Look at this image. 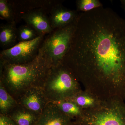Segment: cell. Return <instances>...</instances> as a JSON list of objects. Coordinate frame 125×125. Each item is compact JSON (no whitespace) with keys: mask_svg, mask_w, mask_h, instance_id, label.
I'll use <instances>...</instances> for the list:
<instances>
[{"mask_svg":"<svg viewBox=\"0 0 125 125\" xmlns=\"http://www.w3.org/2000/svg\"><path fill=\"white\" fill-rule=\"evenodd\" d=\"M35 125H74V121L62 113L56 104L49 102Z\"/></svg>","mask_w":125,"mask_h":125,"instance_id":"10","label":"cell"},{"mask_svg":"<svg viewBox=\"0 0 125 125\" xmlns=\"http://www.w3.org/2000/svg\"><path fill=\"white\" fill-rule=\"evenodd\" d=\"M48 12L49 13V11L44 9H34L25 13L21 19L33 28L39 36H45L54 30L47 15Z\"/></svg>","mask_w":125,"mask_h":125,"instance_id":"7","label":"cell"},{"mask_svg":"<svg viewBox=\"0 0 125 125\" xmlns=\"http://www.w3.org/2000/svg\"><path fill=\"white\" fill-rule=\"evenodd\" d=\"M39 36L32 27L27 24L21 26L18 29V40L19 42H28Z\"/></svg>","mask_w":125,"mask_h":125,"instance_id":"18","label":"cell"},{"mask_svg":"<svg viewBox=\"0 0 125 125\" xmlns=\"http://www.w3.org/2000/svg\"><path fill=\"white\" fill-rule=\"evenodd\" d=\"M0 125H18L7 116L0 114Z\"/></svg>","mask_w":125,"mask_h":125,"instance_id":"20","label":"cell"},{"mask_svg":"<svg viewBox=\"0 0 125 125\" xmlns=\"http://www.w3.org/2000/svg\"><path fill=\"white\" fill-rule=\"evenodd\" d=\"M45 36H39L31 41L19 42L10 48L2 50L0 53V61L15 64L31 62L38 56Z\"/></svg>","mask_w":125,"mask_h":125,"instance_id":"6","label":"cell"},{"mask_svg":"<svg viewBox=\"0 0 125 125\" xmlns=\"http://www.w3.org/2000/svg\"><path fill=\"white\" fill-rule=\"evenodd\" d=\"M121 7L123 9L124 12H125V3H123V2H121Z\"/></svg>","mask_w":125,"mask_h":125,"instance_id":"21","label":"cell"},{"mask_svg":"<svg viewBox=\"0 0 125 125\" xmlns=\"http://www.w3.org/2000/svg\"><path fill=\"white\" fill-rule=\"evenodd\" d=\"M120 2L125 3V0H120Z\"/></svg>","mask_w":125,"mask_h":125,"instance_id":"22","label":"cell"},{"mask_svg":"<svg viewBox=\"0 0 125 125\" xmlns=\"http://www.w3.org/2000/svg\"><path fill=\"white\" fill-rule=\"evenodd\" d=\"M18 104L37 114H40L50 102L42 88H34L26 91L19 98Z\"/></svg>","mask_w":125,"mask_h":125,"instance_id":"8","label":"cell"},{"mask_svg":"<svg viewBox=\"0 0 125 125\" xmlns=\"http://www.w3.org/2000/svg\"><path fill=\"white\" fill-rule=\"evenodd\" d=\"M19 104L0 83V114L7 116Z\"/></svg>","mask_w":125,"mask_h":125,"instance_id":"15","label":"cell"},{"mask_svg":"<svg viewBox=\"0 0 125 125\" xmlns=\"http://www.w3.org/2000/svg\"><path fill=\"white\" fill-rule=\"evenodd\" d=\"M51 67L39 52L34 60L15 64L0 61V83L16 100L34 88H42Z\"/></svg>","mask_w":125,"mask_h":125,"instance_id":"2","label":"cell"},{"mask_svg":"<svg viewBox=\"0 0 125 125\" xmlns=\"http://www.w3.org/2000/svg\"><path fill=\"white\" fill-rule=\"evenodd\" d=\"M70 100L73 101L84 110L98 107L104 101L92 92L85 89L81 90Z\"/></svg>","mask_w":125,"mask_h":125,"instance_id":"13","label":"cell"},{"mask_svg":"<svg viewBox=\"0 0 125 125\" xmlns=\"http://www.w3.org/2000/svg\"><path fill=\"white\" fill-rule=\"evenodd\" d=\"M76 4V10L81 13L89 12L103 7L102 4L99 0H77Z\"/></svg>","mask_w":125,"mask_h":125,"instance_id":"19","label":"cell"},{"mask_svg":"<svg viewBox=\"0 0 125 125\" xmlns=\"http://www.w3.org/2000/svg\"><path fill=\"white\" fill-rule=\"evenodd\" d=\"M0 17L1 19L6 21L7 23H16V15L13 6L10 1L0 0Z\"/></svg>","mask_w":125,"mask_h":125,"instance_id":"17","label":"cell"},{"mask_svg":"<svg viewBox=\"0 0 125 125\" xmlns=\"http://www.w3.org/2000/svg\"><path fill=\"white\" fill-rule=\"evenodd\" d=\"M80 13L63 6L61 3L52 7L49 13V19L53 30L65 27L77 21Z\"/></svg>","mask_w":125,"mask_h":125,"instance_id":"9","label":"cell"},{"mask_svg":"<svg viewBox=\"0 0 125 125\" xmlns=\"http://www.w3.org/2000/svg\"><path fill=\"white\" fill-rule=\"evenodd\" d=\"M40 115L19 104L7 116L18 125H35Z\"/></svg>","mask_w":125,"mask_h":125,"instance_id":"12","label":"cell"},{"mask_svg":"<svg viewBox=\"0 0 125 125\" xmlns=\"http://www.w3.org/2000/svg\"><path fill=\"white\" fill-rule=\"evenodd\" d=\"M16 23L2 24L0 26V45L4 49H9L16 45L18 29Z\"/></svg>","mask_w":125,"mask_h":125,"instance_id":"14","label":"cell"},{"mask_svg":"<svg viewBox=\"0 0 125 125\" xmlns=\"http://www.w3.org/2000/svg\"><path fill=\"white\" fill-rule=\"evenodd\" d=\"M76 23L54 30L45 36L39 52L50 67L63 62L73 41Z\"/></svg>","mask_w":125,"mask_h":125,"instance_id":"4","label":"cell"},{"mask_svg":"<svg viewBox=\"0 0 125 125\" xmlns=\"http://www.w3.org/2000/svg\"><path fill=\"white\" fill-rule=\"evenodd\" d=\"M79 82L69 67L63 63L51 67L42 89L50 102L72 98L82 90Z\"/></svg>","mask_w":125,"mask_h":125,"instance_id":"3","label":"cell"},{"mask_svg":"<svg viewBox=\"0 0 125 125\" xmlns=\"http://www.w3.org/2000/svg\"><path fill=\"white\" fill-rule=\"evenodd\" d=\"M62 113L73 121L80 118L84 110L71 100H64L55 103Z\"/></svg>","mask_w":125,"mask_h":125,"instance_id":"16","label":"cell"},{"mask_svg":"<svg viewBox=\"0 0 125 125\" xmlns=\"http://www.w3.org/2000/svg\"><path fill=\"white\" fill-rule=\"evenodd\" d=\"M60 2L47 0L10 1L13 7L17 21L25 13L34 9H44L49 11V13L54 6Z\"/></svg>","mask_w":125,"mask_h":125,"instance_id":"11","label":"cell"},{"mask_svg":"<svg viewBox=\"0 0 125 125\" xmlns=\"http://www.w3.org/2000/svg\"><path fill=\"white\" fill-rule=\"evenodd\" d=\"M62 63L101 100L125 101V19L103 7L80 13Z\"/></svg>","mask_w":125,"mask_h":125,"instance_id":"1","label":"cell"},{"mask_svg":"<svg viewBox=\"0 0 125 125\" xmlns=\"http://www.w3.org/2000/svg\"><path fill=\"white\" fill-rule=\"evenodd\" d=\"M125 102L117 98L104 101L98 107L84 110L74 125H125Z\"/></svg>","mask_w":125,"mask_h":125,"instance_id":"5","label":"cell"}]
</instances>
